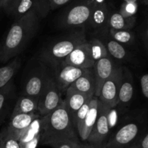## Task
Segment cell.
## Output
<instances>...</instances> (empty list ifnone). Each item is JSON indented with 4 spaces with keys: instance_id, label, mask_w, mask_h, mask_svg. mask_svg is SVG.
Returning <instances> with one entry per match:
<instances>
[{
    "instance_id": "obj_1",
    "label": "cell",
    "mask_w": 148,
    "mask_h": 148,
    "mask_svg": "<svg viewBox=\"0 0 148 148\" xmlns=\"http://www.w3.org/2000/svg\"><path fill=\"white\" fill-rule=\"evenodd\" d=\"M41 19L34 12H28L14 22L1 47L0 61L7 62L18 56L38 30Z\"/></svg>"
},
{
    "instance_id": "obj_2",
    "label": "cell",
    "mask_w": 148,
    "mask_h": 148,
    "mask_svg": "<svg viewBox=\"0 0 148 148\" xmlns=\"http://www.w3.org/2000/svg\"><path fill=\"white\" fill-rule=\"evenodd\" d=\"M64 139L80 141L63 101L54 111L40 116V144L46 145L50 142Z\"/></svg>"
},
{
    "instance_id": "obj_3",
    "label": "cell",
    "mask_w": 148,
    "mask_h": 148,
    "mask_svg": "<svg viewBox=\"0 0 148 148\" xmlns=\"http://www.w3.org/2000/svg\"><path fill=\"white\" fill-rule=\"evenodd\" d=\"M86 41L84 29L71 30V32L53 40L44 47L42 51L41 60L46 64L51 66L64 60L76 48Z\"/></svg>"
},
{
    "instance_id": "obj_4",
    "label": "cell",
    "mask_w": 148,
    "mask_h": 148,
    "mask_svg": "<svg viewBox=\"0 0 148 148\" xmlns=\"http://www.w3.org/2000/svg\"><path fill=\"white\" fill-rule=\"evenodd\" d=\"M108 56L105 45L98 38H92L79 45L64 62L82 69H91L97 61Z\"/></svg>"
},
{
    "instance_id": "obj_5",
    "label": "cell",
    "mask_w": 148,
    "mask_h": 148,
    "mask_svg": "<svg viewBox=\"0 0 148 148\" xmlns=\"http://www.w3.org/2000/svg\"><path fill=\"white\" fill-rule=\"evenodd\" d=\"M92 0H74L60 14L58 25L62 29H79L88 24L92 9Z\"/></svg>"
},
{
    "instance_id": "obj_6",
    "label": "cell",
    "mask_w": 148,
    "mask_h": 148,
    "mask_svg": "<svg viewBox=\"0 0 148 148\" xmlns=\"http://www.w3.org/2000/svg\"><path fill=\"white\" fill-rule=\"evenodd\" d=\"M51 75V69L46 66V64L41 59L39 62H35L33 67L29 70L25 80L23 95L38 99Z\"/></svg>"
},
{
    "instance_id": "obj_7",
    "label": "cell",
    "mask_w": 148,
    "mask_h": 148,
    "mask_svg": "<svg viewBox=\"0 0 148 148\" xmlns=\"http://www.w3.org/2000/svg\"><path fill=\"white\" fill-rule=\"evenodd\" d=\"M111 108L99 101L98 114L92 131L87 143L95 146L106 145L110 132Z\"/></svg>"
},
{
    "instance_id": "obj_8",
    "label": "cell",
    "mask_w": 148,
    "mask_h": 148,
    "mask_svg": "<svg viewBox=\"0 0 148 148\" xmlns=\"http://www.w3.org/2000/svg\"><path fill=\"white\" fill-rule=\"evenodd\" d=\"M50 66L52 67L51 71L52 77L62 93L66 92L69 87L88 69L67 64L64 61Z\"/></svg>"
},
{
    "instance_id": "obj_9",
    "label": "cell",
    "mask_w": 148,
    "mask_h": 148,
    "mask_svg": "<svg viewBox=\"0 0 148 148\" xmlns=\"http://www.w3.org/2000/svg\"><path fill=\"white\" fill-rule=\"evenodd\" d=\"M62 92L52 76L49 77L38 102V111L40 116H44L54 111L62 103Z\"/></svg>"
},
{
    "instance_id": "obj_10",
    "label": "cell",
    "mask_w": 148,
    "mask_h": 148,
    "mask_svg": "<svg viewBox=\"0 0 148 148\" xmlns=\"http://www.w3.org/2000/svg\"><path fill=\"white\" fill-rule=\"evenodd\" d=\"M140 132V124L130 121L117 130L106 143V148H126L137 141Z\"/></svg>"
},
{
    "instance_id": "obj_11",
    "label": "cell",
    "mask_w": 148,
    "mask_h": 148,
    "mask_svg": "<svg viewBox=\"0 0 148 148\" xmlns=\"http://www.w3.org/2000/svg\"><path fill=\"white\" fill-rule=\"evenodd\" d=\"M123 68L116 66L112 76L103 85L98 99L111 109L119 104V94L122 79Z\"/></svg>"
},
{
    "instance_id": "obj_12",
    "label": "cell",
    "mask_w": 148,
    "mask_h": 148,
    "mask_svg": "<svg viewBox=\"0 0 148 148\" xmlns=\"http://www.w3.org/2000/svg\"><path fill=\"white\" fill-rule=\"evenodd\" d=\"M51 11V7L48 0H19L15 9L12 14L15 20L28 12H34L43 19Z\"/></svg>"
},
{
    "instance_id": "obj_13",
    "label": "cell",
    "mask_w": 148,
    "mask_h": 148,
    "mask_svg": "<svg viewBox=\"0 0 148 148\" xmlns=\"http://www.w3.org/2000/svg\"><path fill=\"white\" fill-rule=\"evenodd\" d=\"M116 68V66L108 56L95 62L92 67L95 81V97L98 98L103 85L112 76Z\"/></svg>"
},
{
    "instance_id": "obj_14",
    "label": "cell",
    "mask_w": 148,
    "mask_h": 148,
    "mask_svg": "<svg viewBox=\"0 0 148 148\" xmlns=\"http://www.w3.org/2000/svg\"><path fill=\"white\" fill-rule=\"evenodd\" d=\"M40 116L36 113L31 114H20L11 116L8 126L5 128L6 132L10 135L18 140L23 132L36 119Z\"/></svg>"
},
{
    "instance_id": "obj_15",
    "label": "cell",
    "mask_w": 148,
    "mask_h": 148,
    "mask_svg": "<svg viewBox=\"0 0 148 148\" xmlns=\"http://www.w3.org/2000/svg\"><path fill=\"white\" fill-rule=\"evenodd\" d=\"M98 106H99V99L97 97L94 96L91 99L90 106L88 114L81 126L80 129L77 132L78 137L79 140L82 143H87L88 138L92 131L94 125L96 121L98 114Z\"/></svg>"
},
{
    "instance_id": "obj_16",
    "label": "cell",
    "mask_w": 148,
    "mask_h": 148,
    "mask_svg": "<svg viewBox=\"0 0 148 148\" xmlns=\"http://www.w3.org/2000/svg\"><path fill=\"white\" fill-rule=\"evenodd\" d=\"M111 15L106 3L95 4L92 9L88 24L95 31H106L108 27V21Z\"/></svg>"
},
{
    "instance_id": "obj_17",
    "label": "cell",
    "mask_w": 148,
    "mask_h": 148,
    "mask_svg": "<svg viewBox=\"0 0 148 148\" xmlns=\"http://www.w3.org/2000/svg\"><path fill=\"white\" fill-rule=\"evenodd\" d=\"M65 92H66V98L64 100V102L74 126V121L77 111L85 103V102L91 98L82 92L75 90L70 87L66 90Z\"/></svg>"
},
{
    "instance_id": "obj_18",
    "label": "cell",
    "mask_w": 148,
    "mask_h": 148,
    "mask_svg": "<svg viewBox=\"0 0 148 148\" xmlns=\"http://www.w3.org/2000/svg\"><path fill=\"white\" fill-rule=\"evenodd\" d=\"M40 117L35 120L23 132L18 142L20 148H36L40 143Z\"/></svg>"
},
{
    "instance_id": "obj_19",
    "label": "cell",
    "mask_w": 148,
    "mask_h": 148,
    "mask_svg": "<svg viewBox=\"0 0 148 148\" xmlns=\"http://www.w3.org/2000/svg\"><path fill=\"white\" fill-rule=\"evenodd\" d=\"M69 87L78 92L88 95L90 98L95 96V81L93 69L92 68L88 69L82 76L79 77Z\"/></svg>"
},
{
    "instance_id": "obj_20",
    "label": "cell",
    "mask_w": 148,
    "mask_h": 148,
    "mask_svg": "<svg viewBox=\"0 0 148 148\" xmlns=\"http://www.w3.org/2000/svg\"><path fill=\"white\" fill-rule=\"evenodd\" d=\"M134 94L133 76L127 68H123L122 79L119 94V104L127 106L132 100Z\"/></svg>"
},
{
    "instance_id": "obj_21",
    "label": "cell",
    "mask_w": 148,
    "mask_h": 148,
    "mask_svg": "<svg viewBox=\"0 0 148 148\" xmlns=\"http://www.w3.org/2000/svg\"><path fill=\"white\" fill-rule=\"evenodd\" d=\"M38 99L33 97L23 95L20 96L14 104L11 116L20 114H31L38 111Z\"/></svg>"
},
{
    "instance_id": "obj_22",
    "label": "cell",
    "mask_w": 148,
    "mask_h": 148,
    "mask_svg": "<svg viewBox=\"0 0 148 148\" xmlns=\"http://www.w3.org/2000/svg\"><path fill=\"white\" fill-rule=\"evenodd\" d=\"M136 17H125L119 12L111 13L108 21V27L117 30H130L134 26Z\"/></svg>"
},
{
    "instance_id": "obj_23",
    "label": "cell",
    "mask_w": 148,
    "mask_h": 148,
    "mask_svg": "<svg viewBox=\"0 0 148 148\" xmlns=\"http://www.w3.org/2000/svg\"><path fill=\"white\" fill-rule=\"evenodd\" d=\"M14 95V85L10 82L8 85L0 89V120L8 110L12 99Z\"/></svg>"
},
{
    "instance_id": "obj_24",
    "label": "cell",
    "mask_w": 148,
    "mask_h": 148,
    "mask_svg": "<svg viewBox=\"0 0 148 148\" xmlns=\"http://www.w3.org/2000/svg\"><path fill=\"white\" fill-rule=\"evenodd\" d=\"M105 47L108 53H109L114 59H116L118 60H126L129 59V53L127 49L124 47L122 44L118 43L113 39L107 40Z\"/></svg>"
},
{
    "instance_id": "obj_25",
    "label": "cell",
    "mask_w": 148,
    "mask_h": 148,
    "mask_svg": "<svg viewBox=\"0 0 148 148\" xmlns=\"http://www.w3.org/2000/svg\"><path fill=\"white\" fill-rule=\"evenodd\" d=\"M109 35L113 40L121 44H132L135 40V35L131 30H117L110 28Z\"/></svg>"
},
{
    "instance_id": "obj_26",
    "label": "cell",
    "mask_w": 148,
    "mask_h": 148,
    "mask_svg": "<svg viewBox=\"0 0 148 148\" xmlns=\"http://www.w3.org/2000/svg\"><path fill=\"white\" fill-rule=\"evenodd\" d=\"M82 145V143L80 141L64 139L50 142L46 145V146H49L52 148H81Z\"/></svg>"
},
{
    "instance_id": "obj_27",
    "label": "cell",
    "mask_w": 148,
    "mask_h": 148,
    "mask_svg": "<svg viewBox=\"0 0 148 148\" xmlns=\"http://www.w3.org/2000/svg\"><path fill=\"white\" fill-rule=\"evenodd\" d=\"M92 98H89V99L85 102V103L79 108V110L77 111V113L76 116H75V121H74V127H75L77 132L79 131V129H80L81 126H82V123H83L84 120H85V117H86L87 114H88L90 106V102Z\"/></svg>"
},
{
    "instance_id": "obj_28",
    "label": "cell",
    "mask_w": 148,
    "mask_h": 148,
    "mask_svg": "<svg viewBox=\"0 0 148 148\" xmlns=\"http://www.w3.org/2000/svg\"><path fill=\"white\" fill-rule=\"evenodd\" d=\"M2 137V148H20L18 140L6 132L5 129L1 132Z\"/></svg>"
},
{
    "instance_id": "obj_29",
    "label": "cell",
    "mask_w": 148,
    "mask_h": 148,
    "mask_svg": "<svg viewBox=\"0 0 148 148\" xmlns=\"http://www.w3.org/2000/svg\"><path fill=\"white\" fill-rule=\"evenodd\" d=\"M137 10V3H128L124 2L120 9L119 13L125 17H132L135 16Z\"/></svg>"
},
{
    "instance_id": "obj_30",
    "label": "cell",
    "mask_w": 148,
    "mask_h": 148,
    "mask_svg": "<svg viewBox=\"0 0 148 148\" xmlns=\"http://www.w3.org/2000/svg\"><path fill=\"white\" fill-rule=\"evenodd\" d=\"M19 0H1V5L8 13L12 14Z\"/></svg>"
},
{
    "instance_id": "obj_31",
    "label": "cell",
    "mask_w": 148,
    "mask_h": 148,
    "mask_svg": "<svg viewBox=\"0 0 148 148\" xmlns=\"http://www.w3.org/2000/svg\"><path fill=\"white\" fill-rule=\"evenodd\" d=\"M140 85L143 94L145 98H148V74L142 76L140 79Z\"/></svg>"
},
{
    "instance_id": "obj_32",
    "label": "cell",
    "mask_w": 148,
    "mask_h": 148,
    "mask_svg": "<svg viewBox=\"0 0 148 148\" xmlns=\"http://www.w3.org/2000/svg\"><path fill=\"white\" fill-rule=\"evenodd\" d=\"M72 0H48L50 4L51 10H55V9L62 7L67 3L70 2Z\"/></svg>"
},
{
    "instance_id": "obj_33",
    "label": "cell",
    "mask_w": 148,
    "mask_h": 148,
    "mask_svg": "<svg viewBox=\"0 0 148 148\" xmlns=\"http://www.w3.org/2000/svg\"><path fill=\"white\" fill-rule=\"evenodd\" d=\"M140 148H148V132L141 139L137 140Z\"/></svg>"
},
{
    "instance_id": "obj_34",
    "label": "cell",
    "mask_w": 148,
    "mask_h": 148,
    "mask_svg": "<svg viewBox=\"0 0 148 148\" xmlns=\"http://www.w3.org/2000/svg\"><path fill=\"white\" fill-rule=\"evenodd\" d=\"M81 148H106V145L103 146H95L90 145L88 143H82Z\"/></svg>"
},
{
    "instance_id": "obj_35",
    "label": "cell",
    "mask_w": 148,
    "mask_h": 148,
    "mask_svg": "<svg viewBox=\"0 0 148 148\" xmlns=\"http://www.w3.org/2000/svg\"><path fill=\"white\" fill-rule=\"evenodd\" d=\"M143 38H144V41L145 43L146 47L148 49V27L145 28L143 33Z\"/></svg>"
},
{
    "instance_id": "obj_36",
    "label": "cell",
    "mask_w": 148,
    "mask_h": 148,
    "mask_svg": "<svg viewBox=\"0 0 148 148\" xmlns=\"http://www.w3.org/2000/svg\"><path fill=\"white\" fill-rule=\"evenodd\" d=\"M126 148H140V147H139L138 144H137V141H136L135 143H134L133 144L130 145V146H128V147H127Z\"/></svg>"
},
{
    "instance_id": "obj_37",
    "label": "cell",
    "mask_w": 148,
    "mask_h": 148,
    "mask_svg": "<svg viewBox=\"0 0 148 148\" xmlns=\"http://www.w3.org/2000/svg\"><path fill=\"white\" fill-rule=\"evenodd\" d=\"M95 4H102L106 3V0H92Z\"/></svg>"
},
{
    "instance_id": "obj_38",
    "label": "cell",
    "mask_w": 148,
    "mask_h": 148,
    "mask_svg": "<svg viewBox=\"0 0 148 148\" xmlns=\"http://www.w3.org/2000/svg\"><path fill=\"white\" fill-rule=\"evenodd\" d=\"M138 0H124V2H128V3H137Z\"/></svg>"
},
{
    "instance_id": "obj_39",
    "label": "cell",
    "mask_w": 148,
    "mask_h": 148,
    "mask_svg": "<svg viewBox=\"0 0 148 148\" xmlns=\"http://www.w3.org/2000/svg\"><path fill=\"white\" fill-rule=\"evenodd\" d=\"M2 137H1V134L0 133V148H2Z\"/></svg>"
},
{
    "instance_id": "obj_40",
    "label": "cell",
    "mask_w": 148,
    "mask_h": 148,
    "mask_svg": "<svg viewBox=\"0 0 148 148\" xmlns=\"http://www.w3.org/2000/svg\"><path fill=\"white\" fill-rule=\"evenodd\" d=\"M146 5H148V0H142Z\"/></svg>"
},
{
    "instance_id": "obj_41",
    "label": "cell",
    "mask_w": 148,
    "mask_h": 148,
    "mask_svg": "<svg viewBox=\"0 0 148 148\" xmlns=\"http://www.w3.org/2000/svg\"><path fill=\"white\" fill-rule=\"evenodd\" d=\"M146 25H147V27H148V19L147 20V23H146Z\"/></svg>"
},
{
    "instance_id": "obj_42",
    "label": "cell",
    "mask_w": 148,
    "mask_h": 148,
    "mask_svg": "<svg viewBox=\"0 0 148 148\" xmlns=\"http://www.w3.org/2000/svg\"><path fill=\"white\" fill-rule=\"evenodd\" d=\"M0 5H1V0H0Z\"/></svg>"
}]
</instances>
